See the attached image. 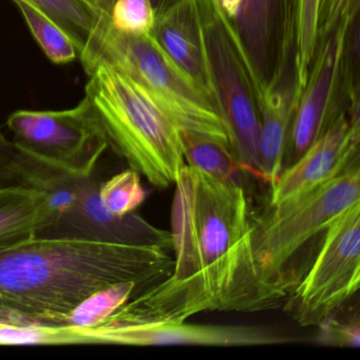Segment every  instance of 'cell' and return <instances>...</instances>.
I'll return each mask as SVG.
<instances>
[{
  "label": "cell",
  "mask_w": 360,
  "mask_h": 360,
  "mask_svg": "<svg viewBox=\"0 0 360 360\" xmlns=\"http://www.w3.org/2000/svg\"><path fill=\"white\" fill-rule=\"evenodd\" d=\"M360 203L359 162L302 195L271 205L252 220V254L260 279L288 295L284 267L292 256L347 208Z\"/></svg>",
  "instance_id": "5b68a950"
},
{
  "label": "cell",
  "mask_w": 360,
  "mask_h": 360,
  "mask_svg": "<svg viewBox=\"0 0 360 360\" xmlns=\"http://www.w3.org/2000/svg\"><path fill=\"white\" fill-rule=\"evenodd\" d=\"M100 60L134 79L181 130L219 143L236 155L222 115L179 70L151 35L122 34L111 29L103 15L98 34V63Z\"/></svg>",
  "instance_id": "277c9868"
},
{
  "label": "cell",
  "mask_w": 360,
  "mask_h": 360,
  "mask_svg": "<svg viewBox=\"0 0 360 360\" xmlns=\"http://www.w3.org/2000/svg\"><path fill=\"white\" fill-rule=\"evenodd\" d=\"M360 0H321L318 16V37L351 22L359 14Z\"/></svg>",
  "instance_id": "484cf974"
},
{
  "label": "cell",
  "mask_w": 360,
  "mask_h": 360,
  "mask_svg": "<svg viewBox=\"0 0 360 360\" xmlns=\"http://www.w3.org/2000/svg\"><path fill=\"white\" fill-rule=\"evenodd\" d=\"M82 176L37 157L0 134V187H20L50 195L60 218L72 210Z\"/></svg>",
  "instance_id": "2e32d148"
},
{
  "label": "cell",
  "mask_w": 360,
  "mask_h": 360,
  "mask_svg": "<svg viewBox=\"0 0 360 360\" xmlns=\"http://www.w3.org/2000/svg\"><path fill=\"white\" fill-rule=\"evenodd\" d=\"M176 0H151L153 8L155 10V14L161 13L162 11L166 9V8L172 6V4L176 3Z\"/></svg>",
  "instance_id": "f1b7e54d"
},
{
  "label": "cell",
  "mask_w": 360,
  "mask_h": 360,
  "mask_svg": "<svg viewBox=\"0 0 360 360\" xmlns=\"http://www.w3.org/2000/svg\"><path fill=\"white\" fill-rule=\"evenodd\" d=\"M174 186L170 231L174 269L119 309L187 320L203 311H258L278 307L288 295L260 279L244 186L187 164Z\"/></svg>",
  "instance_id": "6da1fadb"
},
{
  "label": "cell",
  "mask_w": 360,
  "mask_h": 360,
  "mask_svg": "<svg viewBox=\"0 0 360 360\" xmlns=\"http://www.w3.org/2000/svg\"><path fill=\"white\" fill-rule=\"evenodd\" d=\"M320 333L318 342L333 347H359V318L336 319L334 316L328 318L319 326Z\"/></svg>",
  "instance_id": "d4e9b609"
},
{
  "label": "cell",
  "mask_w": 360,
  "mask_h": 360,
  "mask_svg": "<svg viewBox=\"0 0 360 360\" xmlns=\"http://www.w3.org/2000/svg\"><path fill=\"white\" fill-rule=\"evenodd\" d=\"M202 29L217 106L233 139L236 155L261 179L258 94L237 33L217 0H199Z\"/></svg>",
  "instance_id": "52a82bcc"
},
{
  "label": "cell",
  "mask_w": 360,
  "mask_h": 360,
  "mask_svg": "<svg viewBox=\"0 0 360 360\" xmlns=\"http://www.w3.org/2000/svg\"><path fill=\"white\" fill-rule=\"evenodd\" d=\"M13 1L22 12L35 41L52 63L68 64L79 58L75 44L53 20L25 0Z\"/></svg>",
  "instance_id": "ffe728a7"
},
{
  "label": "cell",
  "mask_w": 360,
  "mask_h": 360,
  "mask_svg": "<svg viewBox=\"0 0 360 360\" xmlns=\"http://www.w3.org/2000/svg\"><path fill=\"white\" fill-rule=\"evenodd\" d=\"M79 328L85 345L261 347L295 341L261 326L191 323L187 320L132 315L119 309L96 328Z\"/></svg>",
  "instance_id": "30bf717a"
},
{
  "label": "cell",
  "mask_w": 360,
  "mask_h": 360,
  "mask_svg": "<svg viewBox=\"0 0 360 360\" xmlns=\"http://www.w3.org/2000/svg\"><path fill=\"white\" fill-rule=\"evenodd\" d=\"M85 345L79 328L58 324L0 326V345Z\"/></svg>",
  "instance_id": "603a6c76"
},
{
  "label": "cell",
  "mask_w": 360,
  "mask_h": 360,
  "mask_svg": "<svg viewBox=\"0 0 360 360\" xmlns=\"http://www.w3.org/2000/svg\"><path fill=\"white\" fill-rule=\"evenodd\" d=\"M174 265L159 246L39 235L0 248V304L39 323L66 326L94 292L128 282L145 290Z\"/></svg>",
  "instance_id": "7a4b0ae2"
},
{
  "label": "cell",
  "mask_w": 360,
  "mask_h": 360,
  "mask_svg": "<svg viewBox=\"0 0 360 360\" xmlns=\"http://www.w3.org/2000/svg\"><path fill=\"white\" fill-rule=\"evenodd\" d=\"M360 107L341 113L271 186V205L302 195L359 162Z\"/></svg>",
  "instance_id": "7c38bea8"
},
{
  "label": "cell",
  "mask_w": 360,
  "mask_h": 360,
  "mask_svg": "<svg viewBox=\"0 0 360 360\" xmlns=\"http://www.w3.org/2000/svg\"><path fill=\"white\" fill-rule=\"evenodd\" d=\"M139 292L140 288L134 282L117 284L98 290L67 316L66 326L96 328Z\"/></svg>",
  "instance_id": "44dd1931"
},
{
  "label": "cell",
  "mask_w": 360,
  "mask_h": 360,
  "mask_svg": "<svg viewBox=\"0 0 360 360\" xmlns=\"http://www.w3.org/2000/svg\"><path fill=\"white\" fill-rule=\"evenodd\" d=\"M151 37L219 111L208 68L199 0H176L158 14Z\"/></svg>",
  "instance_id": "5bb4252c"
},
{
  "label": "cell",
  "mask_w": 360,
  "mask_h": 360,
  "mask_svg": "<svg viewBox=\"0 0 360 360\" xmlns=\"http://www.w3.org/2000/svg\"><path fill=\"white\" fill-rule=\"evenodd\" d=\"M85 98L109 146L153 186L174 185L185 165L182 130L134 79L100 60Z\"/></svg>",
  "instance_id": "3957f363"
},
{
  "label": "cell",
  "mask_w": 360,
  "mask_h": 360,
  "mask_svg": "<svg viewBox=\"0 0 360 360\" xmlns=\"http://www.w3.org/2000/svg\"><path fill=\"white\" fill-rule=\"evenodd\" d=\"M292 41L296 52L297 68L301 86L315 53L318 39V16L321 0H292Z\"/></svg>",
  "instance_id": "7402d4cb"
},
{
  "label": "cell",
  "mask_w": 360,
  "mask_h": 360,
  "mask_svg": "<svg viewBox=\"0 0 360 360\" xmlns=\"http://www.w3.org/2000/svg\"><path fill=\"white\" fill-rule=\"evenodd\" d=\"M41 324L32 318L0 304V326H26Z\"/></svg>",
  "instance_id": "4316f807"
},
{
  "label": "cell",
  "mask_w": 360,
  "mask_h": 360,
  "mask_svg": "<svg viewBox=\"0 0 360 360\" xmlns=\"http://www.w3.org/2000/svg\"><path fill=\"white\" fill-rule=\"evenodd\" d=\"M217 1L226 18L233 22L237 18L240 6H241V0H217Z\"/></svg>",
  "instance_id": "83f0119b"
},
{
  "label": "cell",
  "mask_w": 360,
  "mask_h": 360,
  "mask_svg": "<svg viewBox=\"0 0 360 360\" xmlns=\"http://www.w3.org/2000/svg\"><path fill=\"white\" fill-rule=\"evenodd\" d=\"M100 184L91 176H82L79 197L72 210L43 236L79 238L128 245L159 246L172 250V236L147 222L134 212L117 216L109 212L98 198Z\"/></svg>",
  "instance_id": "4fadbf2b"
},
{
  "label": "cell",
  "mask_w": 360,
  "mask_h": 360,
  "mask_svg": "<svg viewBox=\"0 0 360 360\" xmlns=\"http://www.w3.org/2000/svg\"><path fill=\"white\" fill-rule=\"evenodd\" d=\"M351 22L318 39L295 112L284 168L296 162L341 113L360 107L359 25L347 28Z\"/></svg>",
  "instance_id": "8992f818"
},
{
  "label": "cell",
  "mask_w": 360,
  "mask_h": 360,
  "mask_svg": "<svg viewBox=\"0 0 360 360\" xmlns=\"http://www.w3.org/2000/svg\"><path fill=\"white\" fill-rule=\"evenodd\" d=\"M53 20L70 37L89 75L98 64L103 15L91 0H25Z\"/></svg>",
  "instance_id": "ac0fdd59"
},
{
  "label": "cell",
  "mask_w": 360,
  "mask_h": 360,
  "mask_svg": "<svg viewBox=\"0 0 360 360\" xmlns=\"http://www.w3.org/2000/svg\"><path fill=\"white\" fill-rule=\"evenodd\" d=\"M98 198L109 212L124 216L134 212L143 204L146 199V191L141 184L140 174L130 168L101 183Z\"/></svg>",
  "instance_id": "cb8c5ba5"
},
{
  "label": "cell",
  "mask_w": 360,
  "mask_h": 360,
  "mask_svg": "<svg viewBox=\"0 0 360 360\" xmlns=\"http://www.w3.org/2000/svg\"><path fill=\"white\" fill-rule=\"evenodd\" d=\"M185 164L214 178L243 186L244 174H250L237 155L219 143L182 130Z\"/></svg>",
  "instance_id": "d6986e66"
},
{
  "label": "cell",
  "mask_w": 360,
  "mask_h": 360,
  "mask_svg": "<svg viewBox=\"0 0 360 360\" xmlns=\"http://www.w3.org/2000/svg\"><path fill=\"white\" fill-rule=\"evenodd\" d=\"M60 219L47 193L0 187V248L47 233Z\"/></svg>",
  "instance_id": "e0dca14e"
},
{
  "label": "cell",
  "mask_w": 360,
  "mask_h": 360,
  "mask_svg": "<svg viewBox=\"0 0 360 360\" xmlns=\"http://www.w3.org/2000/svg\"><path fill=\"white\" fill-rule=\"evenodd\" d=\"M360 285V203L324 231L321 248L303 279L288 295L284 311L302 326H319Z\"/></svg>",
  "instance_id": "ba28073f"
},
{
  "label": "cell",
  "mask_w": 360,
  "mask_h": 360,
  "mask_svg": "<svg viewBox=\"0 0 360 360\" xmlns=\"http://www.w3.org/2000/svg\"><path fill=\"white\" fill-rule=\"evenodd\" d=\"M302 86L299 79L295 48L281 72L259 100L261 179L271 187L284 168V157Z\"/></svg>",
  "instance_id": "9a60e30c"
},
{
  "label": "cell",
  "mask_w": 360,
  "mask_h": 360,
  "mask_svg": "<svg viewBox=\"0 0 360 360\" xmlns=\"http://www.w3.org/2000/svg\"><path fill=\"white\" fill-rule=\"evenodd\" d=\"M258 94L281 72L292 41V0H241L233 22Z\"/></svg>",
  "instance_id": "8fae6325"
},
{
  "label": "cell",
  "mask_w": 360,
  "mask_h": 360,
  "mask_svg": "<svg viewBox=\"0 0 360 360\" xmlns=\"http://www.w3.org/2000/svg\"><path fill=\"white\" fill-rule=\"evenodd\" d=\"M7 126L18 146L79 176L94 174L109 146L86 98L68 110L16 111Z\"/></svg>",
  "instance_id": "9c48e42d"
}]
</instances>
